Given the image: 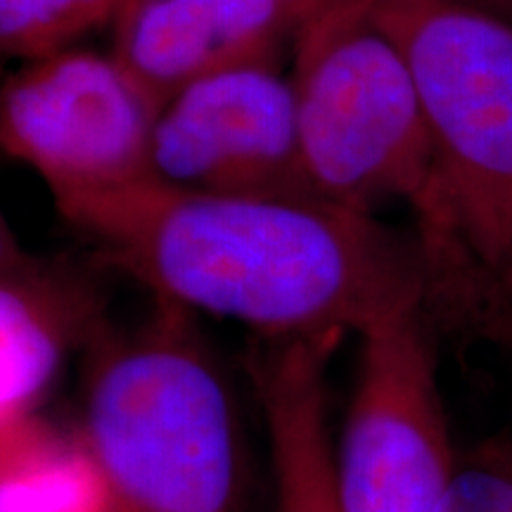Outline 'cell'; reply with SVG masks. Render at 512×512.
<instances>
[{"mask_svg": "<svg viewBox=\"0 0 512 512\" xmlns=\"http://www.w3.org/2000/svg\"><path fill=\"white\" fill-rule=\"evenodd\" d=\"M57 211L159 302L261 339L363 335L437 302L418 235L318 197L216 195L150 178Z\"/></svg>", "mask_w": 512, "mask_h": 512, "instance_id": "1", "label": "cell"}, {"mask_svg": "<svg viewBox=\"0 0 512 512\" xmlns=\"http://www.w3.org/2000/svg\"><path fill=\"white\" fill-rule=\"evenodd\" d=\"M370 8L411 67L437 155V204L415 233L437 304L472 313L512 252V17L465 0Z\"/></svg>", "mask_w": 512, "mask_h": 512, "instance_id": "2", "label": "cell"}, {"mask_svg": "<svg viewBox=\"0 0 512 512\" xmlns=\"http://www.w3.org/2000/svg\"><path fill=\"white\" fill-rule=\"evenodd\" d=\"M88 361L76 437L119 512H240L233 394L192 313L159 302Z\"/></svg>", "mask_w": 512, "mask_h": 512, "instance_id": "3", "label": "cell"}, {"mask_svg": "<svg viewBox=\"0 0 512 512\" xmlns=\"http://www.w3.org/2000/svg\"><path fill=\"white\" fill-rule=\"evenodd\" d=\"M292 88L313 197L375 214L406 204L415 233L437 204V155L406 57L373 8L337 0L294 38Z\"/></svg>", "mask_w": 512, "mask_h": 512, "instance_id": "4", "label": "cell"}, {"mask_svg": "<svg viewBox=\"0 0 512 512\" xmlns=\"http://www.w3.org/2000/svg\"><path fill=\"white\" fill-rule=\"evenodd\" d=\"M159 100L119 57L72 48L0 83V152L41 176L55 204L152 178Z\"/></svg>", "mask_w": 512, "mask_h": 512, "instance_id": "5", "label": "cell"}, {"mask_svg": "<svg viewBox=\"0 0 512 512\" xmlns=\"http://www.w3.org/2000/svg\"><path fill=\"white\" fill-rule=\"evenodd\" d=\"M358 368L335 439L342 512H444L451 446L427 313L358 335Z\"/></svg>", "mask_w": 512, "mask_h": 512, "instance_id": "6", "label": "cell"}, {"mask_svg": "<svg viewBox=\"0 0 512 512\" xmlns=\"http://www.w3.org/2000/svg\"><path fill=\"white\" fill-rule=\"evenodd\" d=\"M152 178L216 195L313 197L290 76L252 64L171 95L152 133Z\"/></svg>", "mask_w": 512, "mask_h": 512, "instance_id": "7", "label": "cell"}, {"mask_svg": "<svg viewBox=\"0 0 512 512\" xmlns=\"http://www.w3.org/2000/svg\"><path fill=\"white\" fill-rule=\"evenodd\" d=\"M302 24L290 0H126L112 53L162 105L209 76L278 64Z\"/></svg>", "mask_w": 512, "mask_h": 512, "instance_id": "8", "label": "cell"}, {"mask_svg": "<svg viewBox=\"0 0 512 512\" xmlns=\"http://www.w3.org/2000/svg\"><path fill=\"white\" fill-rule=\"evenodd\" d=\"M339 339H261L249 356L278 512H342L328 415V361Z\"/></svg>", "mask_w": 512, "mask_h": 512, "instance_id": "9", "label": "cell"}, {"mask_svg": "<svg viewBox=\"0 0 512 512\" xmlns=\"http://www.w3.org/2000/svg\"><path fill=\"white\" fill-rule=\"evenodd\" d=\"M72 299L36 264L0 278V430L34 418L64 356Z\"/></svg>", "mask_w": 512, "mask_h": 512, "instance_id": "10", "label": "cell"}, {"mask_svg": "<svg viewBox=\"0 0 512 512\" xmlns=\"http://www.w3.org/2000/svg\"><path fill=\"white\" fill-rule=\"evenodd\" d=\"M0 512H119L79 437L36 418L17 427L0 456Z\"/></svg>", "mask_w": 512, "mask_h": 512, "instance_id": "11", "label": "cell"}, {"mask_svg": "<svg viewBox=\"0 0 512 512\" xmlns=\"http://www.w3.org/2000/svg\"><path fill=\"white\" fill-rule=\"evenodd\" d=\"M126 0H0V60L22 64L79 48L112 27Z\"/></svg>", "mask_w": 512, "mask_h": 512, "instance_id": "12", "label": "cell"}, {"mask_svg": "<svg viewBox=\"0 0 512 512\" xmlns=\"http://www.w3.org/2000/svg\"><path fill=\"white\" fill-rule=\"evenodd\" d=\"M444 512H512V437H489L456 451Z\"/></svg>", "mask_w": 512, "mask_h": 512, "instance_id": "13", "label": "cell"}, {"mask_svg": "<svg viewBox=\"0 0 512 512\" xmlns=\"http://www.w3.org/2000/svg\"><path fill=\"white\" fill-rule=\"evenodd\" d=\"M472 316L482 320L498 339L512 332V252L484 285Z\"/></svg>", "mask_w": 512, "mask_h": 512, "instance_id": "14", "label": "cell"}, {"mask_svg": "<svg viewBox=\"0 0 512 512\" xmlns=\"http://www.w3.org/2000/svg\"><path fill=\"white\" fill-rule=\"evenodd\" d=\"M29 264L31 261L19 249L15 235H12L8 221H5L3 211H0V278L24 271Z\"/></svg>", "mask_w": 512, "mask_h": 512, "instance_id": "15", "label": "cell"}, {"mask_svg": "<svg viewBox=\"0 0 512 512\" xmlns=\"http://www.w3.org/2000/svg\"><path fill=\"white\" fill-rule=\"evenodd\" d=\"M361 3L368 5H384V3H399V0H361ZM465 3L482 5V8H489L494 12H501V15L512 17V0H465Z\"/></svg>", "mask_w": 512, "mask_h": 512, "instance_id": "16", "label": "cell"}, {"mask_svg": "<svg viewBox=\"0 0 512 512\" xmlns=\"http://www.w3.org/2000/svg\"><path fill=\"white\" fill-rule=\"evenodd\" d=\"M290 3L294 5V8H297L299 17H302V22H306V19L318 15L320 10L330 8V5L337 3V0H290Z\"/></svg>", "mask_w": 512, "mask_h": 512, "instance_id": "17", "label": "cell"}, {"mask_svg": "<svg viewBox=\"0 0 512 512\" xmlns=\"http://www.w3.org/2000/svg\"><path fill=\"white\" fill-rule=\"evenodd\" d=\"M31 420V418H29ZM27 422V420H24ZM19 425H22V422H19ZM19 425H15V427H8V430H0V456H3L5 453V448H8V444H10V439H12V434L17 432V427Z\"/></svg>", "mask_w": 512, "mask_h": 512, "instance_id": "18", "label": "cell"}, {"mask_svg": "<svg viewBox=\"0 0 512 512\" xmlns=\"http://www.w3.org/2000/svg\"><path fill=\"white\" fill-rule=\"evenodd\" d=\"M503 342H508L510 347H512V332H510V335H505V337H503Z\"/></svg>", "mask_w": 512, "mask_h": 512, "instance_id": "19", "label": "cell"}]
</instances>
